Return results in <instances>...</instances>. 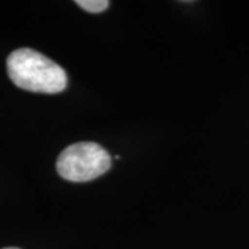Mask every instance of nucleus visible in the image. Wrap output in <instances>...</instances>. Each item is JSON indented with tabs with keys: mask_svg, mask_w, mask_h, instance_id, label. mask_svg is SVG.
<instances>
[{
	"mask_svg": "<svg viewBox=\"0 0 249 249\" xmlns=\"http://www.w3.org/2000/svg\"><path fill=\"white\" fill-rule=\"evenodd\" d=\"M55 168L58 175L68 181H90L111 168V157L97 142H75L60 154Z\"/></svg>",
	"mask_w": 249,
	"mask_h": 249,
	"instance_id": "2",
	"label": "nucleus"
},
{
	"mask_svg": "<svg viewBox=\"0 0 249 249\" xmlns=\"http://www.w3.org/2000/svg\"><path fill=\"white\" fill-rule=\"evenodd\" d=\"M76 4L80 9L96 14V13H101V11L107 10L108 6H109V1H107V0H78Z\"/></svg>",
	"mask_w": 249,
	"mask_h": 249,
	"instance_id": "3",
	"label": "nucleus"
},
{
	"mask_svg": "<svg viewBox=\"0 0 249 249\" xmlns=\"http://www.w3.org/2000/svg\"><path fill=\"white\" fill-rule=\"evenodd\" d=\"M7 73L19 89L55 94L65 90L67 72L57 62L34 49H17L7 58Z\"/></svg>",
	"mask_w": 249,
	"mask_h": 249,
	"instance_id": "1",
	"label": "nucleus"
},
{
	"mask_svg": "<svg viewBox=\"0 0 249 249\" xmlns=\"http://www.w3.org/2000/svg\"><path fill=\"white\" fill-rule=\"evenodd\" d=\"M3 249H18V248H3Z\"/></svg>",
	"mask_w": 249,
	"mask_h": 249,
	"instance_id": "4",
	"label": "nucleus"
}]
</instances>
